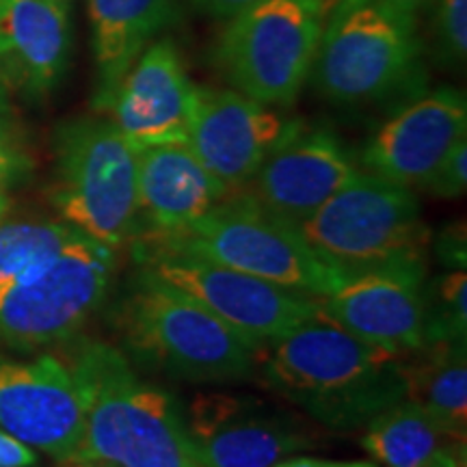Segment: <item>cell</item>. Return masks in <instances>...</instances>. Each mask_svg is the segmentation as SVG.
<instances>
[{
  "instance_id": "obj_12",
  "label": "cell",
  "mask_w": 467,
  "mask_h": 467,
  "mask_svg": "<svg viewBox=\"0 0 467 467\" xmlns=\"http://www.w3.org/2000/svg\"><path fill=\"white\" fill-rule=\"evenodd\" d=\"M0 431L58 463L76 459L85 411L66 361L0 358Z\"/></svg>"
},
{
  "instance_id": "obj_27",
  "label": "cell",
  "mask_w": 467,
  "mask_h": 467,
  "mask_svg": "<svg viewBox=\"0 0 467 467\" xmlns=\"http://www.w3.org/2000/svg\"><path fill=\"white\" fill-rule=\"evenodd\" d=\"M33 169V161L28 156L20 139L5 126L0 124V184L9 186L25 180Z\"/></svg>"
},
{
  "instance_id": "obj_31",
  "label": "cell",
  "mask_w": 467,
  "mask_h": 467,
  "mask_svg": "<svg viewBox=\"0 0 467 467\" xmlns=\"http://www.w3.org/2000/svg\"><path fill=\"white\" fill-rule=\"evenodd\" d=\"M273 467H379L372 461H331V459H317V457H288L279 461Z\"/></svg>"
},
{
  "instance_id": "obj_25",
  "label": "cell",
  "mask_w": 467,
  "mask_h": 467,
  "mask_svg": "<svg viewBox=\"0 0 467 467\" xmlns=\"http://www.w3.org/2000/svg\"><path fill=\"white\" fill-rule=\"evenodd\" d=\"M435 39L441 61L463 66L467 55V0H440L435 14Z\"/></svg>"
},
{
  "instance_id": "obj_26",
  "label": "cell",
  "mask_w": 467,
  "mask_h": 467,
  "mask_svg": "<svg viewBox=\"0 0 467 467\" xmlns=\"http://www.w3.org/2000/svg\"><path fill=\"white\" fill-rule=\"evenodd\" d=\"M467 186V141H461L448 151L446 159L440 162L429 182L422 186V191L433 192L441 200H457L465 192Z\"/></svg>"
},
{
  "instance_id": "obj_29",
  "label": "cell",
  "mask_w": 467,
  "mask_h": 467,
  "mask_svg": "<svg viewBox=\"0 0 467 467\" xmlns=\"http://www.w3.org/2000/svg\"><path fill=\"white\" fill-rule=\"evenodd\" d=\"M0 467H39L37 451L0 431Z\"/></svg>"
},
{
  "instance_id": "obj_24",
  "label": "cell",
  "mask_w": 467,
  "mask_h": 467,
  "mask_svg": "<svg viewBox=\"0 0 467 467\" xmlns=\"http://www.w3.org/2000/svg\"><path fill=\"white\" fill-rule=\"evenodd\" d=\"M424 337L426 344L467 342L465 271H448L431 282L426 279Z\"/></svg>"
},
{
  "instance_id": "obj_19",
  "label": "cell",
  "mask_w": 467,
  "mask_h": 467,
  "mask_svg": "<svg viewBox=\"0 0 467 467\" xmlns=\"http://www.w3.org/2000/svg\"><path fill=\"white\" fill-rule=\"evenodd\" d=\"M69 58L67 11L55 0H0V78L31 96L61 80Z\"/></svg>"
},
{
  "instance_id": "obj_33",
  "label": "cell",
  "mask_w": 467,
  "mask_h": 467,
  "mask_svg": "<svg viewBox=\"0 0 467 467\" xmlns=\"http://www.w3.org/2000/svg\"><path fill=\"white\" fill-rule=\"evenodd\" d=\"M61 467H115L107 463V461H100V459H72V461H66V463H61Z\"/></svg>"
},
{
  "instance_id": "obj_20",
  "label": "cell",
  "mask_w": 467,
  "mask_h": 467,
  "mask_svg": "<svg viewBox=\"0 0 467 467\" xmlns=\"http://www.w3.org/2000/svg\"><path fill=\"white\" fill-rule=\"evenodd\" d=\"M171 0H89L96 110L104 113L128 69L167 25Z\"/></svg>"
},
{
  "instance_id": "obj_4",
  "label": "cell",
  "mask_w": 467,
  "mask_h": 467,
  "mask_svg": "<svg viewBox=\"0 0 467 467\" xmlns=\"http://www.w3.org/2000/svg\"><path fill=\"white\" fill-rule=\"evenodd\" d=\"M312 63L314 87L342 107H361L416 91V16L388 0H336Z\"/></svg>"
},
{
  "instance_id": "obj_10",
  "label": "cell",
  "mask_w": 467,
  "mask_h": 467,
  "mask_svg": "<svg viewBox=\"0 0 467 467\" xmlns=\"http://www.w3.org/2000/svg\"><path fill=\"white\" fill-rule=\"evenodd\" d=\"M139 271L182 290L262 350L318 317V296L288 290L197 255L134 241Z\"/></svg>"
},
{
  "instance_id": "obj_18",
  "label": "cell",
  "mask_w": 467,
  "mask_h": 467,
  "mask_svg": "<svg viewBox=\"0 0 467 467\" xmlns=\"http://www.w3.org/2000/svg\"><path fill=\"white\" fill-rule=\"evenodd\" d=\"M137 186L141 236H167L184 230L230 192L186 143L137 150Z\"/></svg>"
},
{
  "instance_id": "obj_37",
  "label": "cell",
  "mask_w": 467,
  "mask_h": 467,
  "mask_svg": "<svg viewBox=\"0 0 467 467\" xmlns=\"http://www.w3.org/2000/svg\"><path fill=\"white\" fill-rule=\"evenodd\" d=\"M309 5H314V7H317L320 14L323 16H327V11H329L331 7H334V3L336 0H307Z\"/></svg>"
},
{
  "instance_id": "obj_14",
  "label": "cell",
  "mask_w": 467,
  "mask_h": 467,
  "mask_svg": "<svg viewBox=\"0 0 467 467\" xmlns=\"http://www.w3.org/2000/svg\"><path fill=\"white\" fill-rule=\"evenodd\" d=\"M200 467H273L314 446L306 429L258 400L200 396L184 413Z\"/></svg>"
},
{
  "instance_id": "obj_32",
  "label": "cell",
  "mask_w": 467,
  "mask_h": 467,
  "mask_svg": "<svg viewBox=\"0 0 467 467\" xmlns=\"http://www.w3.org/2000/svg\"><path fill=\"white\" fill-rule=\"evenodd\" d=\"M422 467H465V443L448 448V451L440 452Z\"/></svg>"
},
{
  "instance_id": "obj_5",
  "label": "cell",
  "mask_w": 467,
  "mask_h": 467,
  "mask_svg": "<svg viewBox=\"0 0 467 467\" xmlns=\"http://www.w3.org/2000/svg\"><path fill=\"white\" fill-rule=\"evenodd\" d=\"M137 241L197 255L309 296H327L344 284L342 271L320 258L296 225L273 217L247 191H232L184 230Z\"/></svg>"
},
{
  "instance_id": "obj_9",
  "label": "cell",
  "mask_w": 467,
  "mask_h": 467,
  "mask_svg": "<svg viewBox=\"0 0 467 467\" xmlns=\"http://www.w3.org/2000/svg\"><path fill=\"white\" fill-rule=\"evenodd\" d=\"M325 16L307 0H262L234 16L217 61L234 91L290 107L312 72Z\"/></svg>"
},
{
  "instance_id": "obj_22",
  "label": "cell",
  "mask_w": 467,
  "mask_h": 467,
  "mask_svg": "<svg viewBox=\"0 0 467 467\" xmlns=\"http://www.w3.org/2000/svg\"><path fill=\"white\" fill-rule=\"evenodd\" d=\"M359 443L379 467H422L461 441L451 440L429 413L402 399L364 426Z\"/></svg>"
},
{
  "instance_id": "obj_3",
  "label": "cell",
  "mask_w": 467,
  "mask_h": 467,
  "mask_svg": "<svg viewBox=\"0 0 467 467\" xmlns=\"http://www.w3.org/2000/svg\"><path fill=\"white\" fill-rule=\"evenodd\" d=\"M126 355L191 383H227L254 375L260 350L182 290L139 271L117 312Z\"/></svg>"
},
{
  "instance_id": "obj_30",
  "label": "cell",
  "mask_w": 467,
  "mask_h": 467,
  "mask_svg": "<svg viewBox=\"0 0 467 467\" xmlns=\"http://www.w3.org/2000/svg\"><path fill=\"white\" fill-rule=\"evenodd\" d=\"M258 3H262V0H192V5L203 14L221 17V20H232L234 16L243 14L244 9L254 7Z\"/></svg>"
},
{
  "instance_id": "obj_2",
  "label": "cell",
  "mask_w": 467,
  "mask_h": 467,
  "mask_svg": "<svg viewBox=\"0 0 467 467\" xmlns=\"http://www.w3.org/2000/svg\"><path fill=\"white\" fill-rule=\"evenodd\" d=\"M66 364L85 411L76 459H100L115 467H200L180 400L145 381L124 350L83 340Z\"/></svg>"
},
{
  "instance_id": "obj_21",
  "label": "cell",
  "mask_w": 467,
  "mask_h": 467,
  "mask_svg": "<svg viewBox=\"0 0 467 467\" xmlns=\"http://www.w3.org/2000/svg\"><path fill=\"white\" fill-rule=\"evenodd\" d=\"M402 364L405 399L418 405L451 440L467 435V342L426 344Z\"/></svg>"
},
{
  "instance_id": "obj_15",
  "label": "cell",
  "mask_w": 467,
  "mask_h": 467,
  "mask_svg": "<svg viewBox=\"0 0 467 467\" xmlns=\"http://www.w3.org/2000/svg\"><path fill=\"white\" fill-rule=\"evenodd\" d=\"M355 171L358 165L334 132L295 121L247 192L273 217L301 227Z\"/></svg>"
},
{
  "instance_id": "obj_35",
  "label": "cell",
  "mask_w": 467,
  "mask_h": 467,
  "mask_svg": "<svg viewBox=\"0 0 467 467\" xmlns=\"http://www.w3.org/2000/svg\"><path fill=\"white\" fill-rule=\"evenodd\" d=\"M9 115V96H7V85H5V80L0 78V124H3L5 119H7Z\"/></svg>"
},
{
  "instance_id": "obj_1",
  "label": "cell",
  "mask_w": 467,
  "mask_h": 467,
  "mask_svg": "<svg viewBox=\"0 0 467 467\" xmlns=\"http://www.w3.org/2000/svg\"><path fill=\"white\" fill-rule=\"evenodd\" d=\"M266 388L327 429H364L405 399V358L327 323L320 314L260 350Z\"/></svg>"
},
{
  "instance_id": "obj_23",
  "label": "cell",
  "mask_w": 467,
  "mask_h": 467,
  "mask_svg": "<svg viewBox=\"0 0 467 467\" xmlns=\"http://www.w3.org/2000/svg\"><path fill=\"white\" fill-rule=\"evenodd\" d=\"M66 221H0V292L66 244Z\"/></svg>"
},
{
  "instance_id": "obj_8",
  "label": "cell",
  "mask_w": 467,
  "mask_h": 467,
  "mask_svg": "<svg viewBox=\"0 0 467 467\" xmlns=\"http://www.w3.org/2000/svg\"><path fill=\"white\" fill-rule=\"evenodd\" d=\"M115 251L74 230L57 254L0 292V342L37 348L74 337L107 299Z\"/></svg>"
},
{
  "instance_id": "obj_7",
  "label": "cell",
  "mask_w": 467,
  "mask_h": 467,
  "mask_svg": "<svg viewBox=\"0 0 467 467\" xmlns=\"http://www.w3.org/2000/svg\"><path fill=\"white\" fill-rule=\"evenodd\" d=\"M299 230L320 258L347 277L396 260L424 258L429 247L416 192L359 169Z\"/></svg>"
},
{
  "instance_id": "obj_6",
  "label": "cell",
  "mask_w": 467,
  "mask_h": 467,
  "mask_svg": "<svg viewBox=\"0 0 467 467\" xmlns=\"http://www.w3.org/2000/svg\"><path fill=\"white\" fill-rule=\"evenodd\" d=\"M50 200L63 221L119 249L143 232L137 150L109 117H78L55 134Z\"/></svg>"
},
{
  "instance_id": "obj_28",
  "label": "cell",
  "mask_w": 467,
  "mask_h": 467,
  "mask_svg": "<svg viewBox=\"0 0 467 467\" xmlns=\"http://www.w3.org/2000/svg\"><path fill=\"white\" fill-rule=\"evenodd\" d=\"M437 260L448 271H465L467 268V238H465V223L454 221L446 225L437 236L433 244Z\"/></svg>"
},
{
  "instance_id": "obj_34",
  "label": "cell",
  "mask_w": 467,
  "mask_h": 467,
  "mask_svg": "<svg viewBox=\"0 0 467 467\" xmlns=\"http://www.w3.org/2000/svg\"><path fill=\"white\" fill-rule=\"evenodd\" d=\"M388 3L396 5V7L402 9V11H407V14L416 16V11H418L420 7H422L424 0H388Z\"/></svg>"
},
{
  "instance_id": "obj_38",
  "label": "cell",
  "mask_w": 467,
  "mask_h": 467,
  "mask_svg": "<svg viewBox=\"0 0 467 467\" xmlns=\"http://www.w3.org/2000/svg\"><path fill=\"white\" fill-rule=\"evenodd\" d=\"M55 3H63V0H55Z\"/></svg>"
},
{
  "instance_id": "obj_16",
  "label": "cell",
  "mask_w": 467,
  "mask_h": 467,
  "mask_svg": "<svg viewBox=\"0 0 467 467\" xmlns=\"http://www.w3.org/2000/svg\"><path fill=\"white\" fill-rule=\"evenodd\" d=\"M465 93L441 87L389 117L361 151L368 173L422 191L446 154L465 139Z\"/></svg>"
},
{
  "instance_id": "obj_36",
  "label": "cell",
  "mask_w": 467,
  "mask_h": 467,
  "mask_svg": "<svg viewBox=\"0 0 467 467\" xmlns=\"http://www.w3.org/2000/svg\"><path fill=\"white\" fill-rule=\"evenodd\" d=\"M9 206H11V202H9V195H7V186L0 184V221H5V217H7Z\"/></svg>"
},
{
  "instance_id": "obj_11",
  "label": "cell",
  "mask_w": 467,
  "mask_h": 467,
  "mask_svg": "<svg viewBox=\"0 0 467 467\" xmlns=\"http://www.w3.org/2000/svg\"><path fill=\"white\" fill-rule=\"evenodd\" d=\"M426 255L355 273L318 299V314L361 340L409 358L426 347Z\"/></svg>"
},
{
  "instance_id": "obj_17",
  "label": "cell",
  "mask_w": 467,
  "mask_h": 467,
  "mask_svg": "<svg viewBox=\"0 0 467 467\" xmlns=\"http://www.w3.org/2000/svg\"><path fill=\"white\" fill-rule=\"evenodd\" d=\"M195 85L171 39L148 46L121 78L104 113L134 150L189 141Z\"/></svg>"
},
{
  "instance_id": "obj_13",
  "label": "cell",
  "mask_w": 467,
  "mask_h": 467,
  "mask_svg": "<svg viewBox=\"0 0 467 467\" xmlns=\"http://www.w3.org/2000/svg\"><path fill=\"white\" fill-rule=\"evenodd\" d=\"M292 126L295 119L243 93L195 85L186 145L232 192L251 182Z\"/></svg>"
}]
</instances>
